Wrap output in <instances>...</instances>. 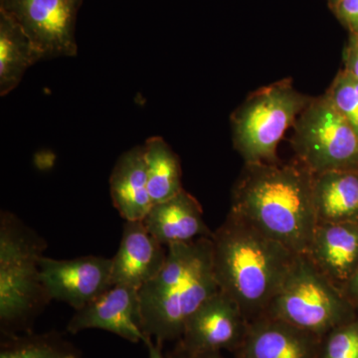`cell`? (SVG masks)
Here are the masks:
<instances>
[{
    "label": "cell",
    "instance_id": "cell-1",
    "mask_svg": "<svg viewBox=\"0 0 358 358\" xmlns=\"http://www.w3.org/2000/svg\"><path fill=\"white\" fill-rule=\"evenodd\" d=\"M313 181V174L296 159L245 164L230 212L294 254H306L317 224Z\"/></svg>",
    "mask_w": 358,
    "mask_h": 358
},
{
    "label": "cell",
    "instance_id": "cell-2",
    "mask_svg": "<svg viewBox=\"0 0 358 358\" xmlns=\"http://www.w3.org/2000/svg\"><path fill=\"white\" fill-rule=\"evenodd\" d=\"M211 239L220 291L236 301L248 322L265 315L298 254L230 211Z\"/></svg>",
    "mask_w": 358,
    "mask_h": 358
},
{
    "label": "cell",
    "instance_id": "cell-3",
    "mask_svg": "<svg viewBox=\"0 0 358 358\" xmlns=\"http://www.w3.org/2000/svg\"><path fill=\"white\" fill-rule=\"evenodd\" d=\"M211 238L167 246L164 267L140 289L145 336L162 346L179 339L195 310L219 291Z\"/></svg>",
    "mask_w": 358,
    "mask_h": 358
},
{
    "label": "cell",
    "instance_id": "cell-4",
    "mask_svg": "<svg viewBox=\"0 0 358 358\" xmlns=\"http://www.w3.org/2000/svg\"><path fill=\"white\" fill-rule=\"evenodd\" d=\"M46 242L15 214L0 215V322L4 336L28 327L50 301L40 275Z\"/></svg>",
    "mask_w": 358,
    "mask_h": 358
},
{
    "label": "cell",
    "instance_id": "cell-5",
    "mask_svg": "<svg viewBox=\"0 0 358 358\" xmlns=\"http://www.w3.org/2000/svg\"><path fill=\"white\" fill-rule=\"evenodd\" d=\"M312 99L291 79L253 92L231 115L233 143L245 164L279 162L280 141Z\"/></svg>",
    "mask_w": 358,
    "mask_h": 358
},
{
    "label": "cell",
    "instance_id": "cell-6",
    "mask_svg": "<svg viewBox=\"0 0 358 358\" xmlns=\"http://www.w3.org/2000/svg\"><path fill=\"white\" fill-rule=\"evenodd\" d=\"M357 308L343 289L315 267L307 256L296 260L265 315L324 338L357 319Z\"/></svg>",
    "mask_w": 358,
    "mask_h": 358
},
{
    "label": "cell",
    "instance_id": "cell-7",
    "mask_svg": "<svg viewBox=\"0 0 358 358\" xmlns=\"http://www.w3.org/2000/svg\"><path fill=\"white\" fill-rule=\"evenodd\" d=\"M293 129L296 159L313 176L358 169V134L326 94L310 100Z\"/></svg>",
    "mask_w": 358,
    "mask_h": 358
},
{
    "label": "cell",
    "instance_id": "cell-8",
    "mask_svg": "<svg viewBox=\"0 0 358 358\" xmlns=\"http://www.w3.org/2000/svg\"><path fill=\"white\" fill-rule=\"evenodd\" d=\"M83 0H0V10L21 26L44 59L74 57Z\"/></svg>",
    "mask_w": 358,
    "mask_h": 358
},
{
    "label": "cell",
    "instance_id": "cell-9",
    "mask_svg": "<svg viewBox=\"0 0 358 358\" xmlns=\"http://www.w3.org/2000/svg\"><path fill=\"white\" fill-rule=\"evenodd\" d=\"M249 322L236 301L222 291L202 303L186 322L180 339L188 358L222 350H237L243 343Z\"/></svg>",
    "mask_w": 358,
    "mask_h": 358
},
{
    "label": "cell",
    "instance_id": "cell-10",
    "mask_svg": "<svg viewBox=\"0 0 358 358\" xmlns=\"http://www.w3.org/2000/svg\"><path fill=\"white\" fill-rule=\"evenodd\" d=\"M40 275L50 300L80 310L113 286L112 259L84 256L71 260L42 257Z\"/></svg>",
    "mask_w": 358,
    "mask_h": 358
},
{
    "label": "cell",
    "instance_id": "cell-11",
    "mask_svg": "<svg viewBox=\"0 0 358 358\" xmlns=\"http://www.w3.org/2000/svg\"><path fill=\"white\" fill-rule=\"evenodd\" d=\"M86 329H102L133 343H145L148 336L143 327L140 289L114 285L77 310L67 331L76 334Z\"/></svg>",
    "mask_w": 358,
    "mask_h": 358
},
{
    "label": "cell",
    "instance_id": "cell-12",
    "mask_svg": "<svg viewBox=\"0 0 358 358\" xmlns=\"http://www.w3.org/2000/svg\"><path fill=\"white\" fill-rule=\"evenodd\" d=\"M167 257V247L160 243L143 221H126L121 244L112 258V284L141 289L157 277Z\"/></svg>",
    "mask_w": 358,
    "mask_h": 358
},
{
    "label": "cell",
    "instance_id": "cell-13",
    "mask_svg": "<svg viewBox=\"0 0 358 358\" xmlns=\"http://www.w3.org/2000/svg\"><path fill=\"white\" fill-rule=\"evenodd\" d=\"M322 338L263 315L249 322L238 358H320Z\"/></svg>",
    "mask_w": 358,
    "mask_h": 358
},
{
    "label": "cell",
    "instance_id": "cell-14",
    "mask_svg": "<svg viewBox=\"0 0 358 358\" xmlns=\"http://www.w3.org/2000/svg\"><path fill=\"white\" fill-rule=\"evenodd\" d=\"M303 255L343 289L358 271V223H317Z\"/></svg>",
    "mask_w": 358,
    "mask_h": 358
},
{
    "label": "cell",
    "instance_id": "cell-15",
    "mask_svg": "<svg viewBox=\"0 0 358 358\" xmlns=\"http://www.w3.org/2000/svg\"><path fill=\"white\" fill-rule=\"evenodd\" d=\"M143 223L166 247L213 236V232L205 223L199 200L185 189L173 199L152 205Z\"/></svg>",
    "mask_w": 358,
    "mask_h": 358
},
{
    "label": "cell",
    "instance_id": "cell-16",
    "mask_svg": "<svg viewBox=\"0 0 358 358\" xmlns=\"http://www.w3.org/2000/svg\"><path fill=\"white\" fill-rule=\"evenodd\" d=\"M110 197L124 221H143L152 207L148 188L143 145L124 152L110 178Z\"/></svg>",
    "mask_w": 358,
    "mask_h": 358
},
{
    "label": "cell",
    "instance_id": "cell-17",
    "mask_svg": "<svg viewBox=\"0 0 358 358\" xmlns=\"http://www.w3.org/2000/svg\"><path fill=\"white\" fill-rule=\"evenodd\" d=\"M313 197L317 223H358V169L315 174Z\"/></svg>",
    "mask_w": 358,
    "mask_h": 358
},
{
    "label": "cell",
    "instance_id": "cell-18",
    "mask_svg": "<svg viewBox=\"0 0 358 358\" xmlns=\"http://www.w3.org/2000/svg\"><path fill=\"white\" fill-rule=\"evenodd\" d=\"M42 60L31 40L11 16L0 10V95L13 91L26 71Z\"/></svg>",
    "mask_w": 358,
    "mask_h": 358
},
{
    "label": "cell",
    "instance_id": "cell-19",
    "mask_svg": "<svg viewBox=\"0 0 358 358\" xmlns=\"http://www.w3.org/2000/svg\"><path fill=\"white\" fill-rule=\"evenodd\" d=\"M148 188L152 204L173 199L182 192L180 159L164 138L152 136L143 145Z\"/></svg>",
    "mask_w": 358,
    "mask_h": 358
},
{
    "label": "cell",
    "instance_id": "cell-20",
    "mask_svg": "<svg viewBox=\"0 0 358 358\" xmlns=\"http://www.w3.org/2000/svg\"><path fill=\"white\" fill-rule=\"evenodd\" d=\"M0 358H84L82 352L57 334H9L2 341Z\"/></svg>",
    "mask_w": 358,
    "mask_h": 358
},
{
    "label": "cell",
    "instance_id": "cell-21",
    "mask_svg": "<svg viewBox=\"0 0 358 358\" xmlns=\"http://www.w3.org/2000/svg\"><path fill=\"white\" fill-rule=\"evenodd\" d=\"M326 95L358 134V79L339 71Z\"/></svg>",
    "mask_w": 358,
    "mask_h": 358
},
{
    "label": "cell",
    "instance_id": "cell-22",
    "mask_svg": "<svg viewBox=\"0 0 358 358\" xmlns=\"http://www.w3.org/2000/svg\"><path fill=\"white\" fill-rule=\"evenodd\" d=\"M320 358H358V320L341 324L322 338Z\"/></svg>",
    "mask_w": 358,
    "mask_h": 358
},
{
    "label": "cell",
    "instance_id": "cell-23",
    "mask_svg": "<svg viewBox=\"0 0 358 358\" xmlns=\"http://www.w3.org/2000/svg\"><path fill=\"white\" fill-rule=\"evenodd\" d=\"M331 7L350 33H358V0H336Z\"/></svg>",
    "mask_w": 358,
    "mask_h": 358
},
{
    "label": "cell",
    "instance_id": "cell-24",
    "mask_svg": "<svg viewBox=\"0 0 358 358\" xmlns=\"http://www.w3.org/2000/svg\"><path fill=\"white\" fill-rule=\"evenodd\" d=\"M345 70L358 79V33H350V40L343 52Z\"/></svg>",
    "mask_w": 358,
    "mask_h": 358
},
{
    "label": "cell",
    "instance_id": "cell-25",
    "mask_svg": "<svg viewBox=\"0 0 358 358\" xmlns=\"http://www.w3.org/2000/svg\"><path fill=\"white\" fill-rule=\"evenodd\" d=\"M343 292L345 293L346 298L350 300V303L355 306L358 310V271L355 275L350 278V281L346 282L343 286Z\"/></svg>",
    "mask_w": 358,
    "mask_h": 358
},
{
    "label": "cell",
    "instance_id": "cell-26",
    "mask_svg": "<svg viewBox=\"0 0 358 358\" xmlns=\"http://www.w3.org/2000/svg\"><path fill=\"white\" fill-rule=\"evenodd\" d=\"M145 345L147 346L148 352V358H164L162 352V346L155 343L152 338L145 339Z\"/></svg>",
    "mask_w": 358,
    "mask_h": 358
},
{
    "label": "cell",
    "instance_id": "cell-27",
    "mask_svg": "<svg viewBox=\"0 0 358 358\" xmlns=\"http://www.w3.org/2000/svg\"><path fill=\"white\" fill-rule=\"evenodd\" d=\"M189 358H225L221 355V352H208L203 355H195Z\"/></svg>",
    "mask_w": 358,
    "mask_h": 358
},
{
    "label": "cell",
    "instance_id": "cell-28",
    "mask_svg": "<svg viewBox=\"0 0 358 358\" xmlns=\"http://www.w3.org/2000/svg\"><path fill=\"white\" fill-rule=\"evenodd\" d=\"M329 4H331V6H333V4L334 3V2L336 1V0H329Z\"/></svg>",
    "mask_w": 358,
    "mask_h": 358
}]
</instances>
